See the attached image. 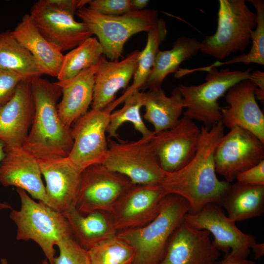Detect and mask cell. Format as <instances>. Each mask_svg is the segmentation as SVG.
<instances>
[{
  "mask_svg": "<svg viewBox=\"0 0 264 264\" xmlns=\"http://www.w3.org/2000/svg\"><path fill=\"white\" fill-rule=\"evenodd\" d=\"M221 122L202 127L198 150L193 158L180 169L165 172L159 185L164 193L179 196L189 205V213L195 214L210 203L221 204L231 184L216 175L215 152L224 134Z\"/></svg>",
  "mask_w": 264,
  "mask_h": 264,
  "instance_id": "1",
  "label": "cell"
},
{
  "mask_svg": "<svg viewBox=\"0 0 264 264\" xmlns=\"http://www.w3.org/2000/svg\"><path fill=\"white\" fill-rule=\"evenodd\" d=\"M35 103L33 121L23 148L37 159L67 157L73 144L71 128L62 121L57 102L62 96L56 82L38 77L31 82Z\"/></svg>",
  "mask_w": 264,
  "mask_h": 264,
  "instance_id": "2",
  "label": "cell"
},
{
  "mask_svg": "<svg viewBox=\"0 0 264 264\" xmlns=\"http://www.w3.org/2000/svg\"><path fill=\"white\" fill-rule=\"evenodd\" d=\"M189 211L182 197L167 194L163 198L157 216L146 225L117 233V236L134 249L132 264H159L169 242Z\"/></svg>",
  "mask_w": 264,
  "mask_h": 264,
  "instance_id": "3",
  "label": "cell"
},
{
  "mask_svg": "<svg viewBox=\"0 0 264 264\" xmlns=\"http://www.w3.org/2000/svg\"><path fill=\"white\" fill-rule=\"evenodd\" d=\"M199 70L208 72L204 83L177 87L186 108L183 114L194 121L202 122L205 127H211L221 120V108L218 100L236 84L249 80L251 69L231 70L226 68L218 70L217 67L208 66L193 69L179 68L175 76L179 78Z\"/></svg>",
  "mask_w": 264,
  "mask_h": 264,
  "instance_id": "4",
  "label": "cell"
},
{
  "mask_svg": "<svg viewBox=\"0 0 264 264\" xmlns=\"http://www.w3.org/2000/svg\"><path fill=\"white\" fill-rule=\"evenodd\" d=\"M16 191L21 207L18 210L12 209L9 214L17 227L16 240L33 241L53 264L55 245L65 237L72 235L67 221L62 212L44 202L36 201L21 188H17Z\"/></svg>",
  "mask_w": 264,
  "mask_h": 264,
  "instance_id": "5",
  "label": "cell"
},
{
  "mask_svg": "<svg viewBox=\"0 0 264 264\" xmlns=\"http://www.w3.org/2000/svg\"><path fill=\"white\" fill-rule=\"evenodd\" d=\"M84 22L101 45L103 55L110 61L122 56L124 46L132 35L148 32L156 24L158 12L154 9L132 10L119 16H107L84 7L77 11Z\"/></svg>",
  "mask_w": 264,
  "mask_h": 264,
  "instance_id": "6",
  "label": "cell"
},
{
  "mask_svg": "<svg viewBox=\"0 0 264 264\" xmlns=\"http://www.w3.org/2000/svg\"><path fill=\"white\" fill-rule=\"evenodd\" d=\"M218 16L217 30L201 42L200 51L220 61L248 47L257 15L244 0H219Z\"/></svg>",
  "mask_w": 264,
  "mask_h": 264,
  "instance_id": "7",
  "label": "cell"
},
{
  "mask_svg": "<svg viewBox=\"0 0 264 264\" xmlns=\"http://www.w3.org/2000/svg\"><path fill=\"white\" fill-rule=\"evenodd\" d=\"M150 138L120 142L108 139V151L102 164L126 176L133 184H159L165 172L151 147Z\"/></svg>",
  "mask_w": 264,
  "mask_h": 264,
  "instance_id": "8",
  "label": "cell"
},
{
  "mask_svg": "<svg viewBox=\"0 0 264 264\" xmlns=\"http://www.w3.org/2000/svg\"><path fill=\"white\" fill-rule=\"evenodd\" d=\"M133 185L126 176L102 163L82 171L74 205L82 214L95 211L110 213L121 196Z\"/></svg>",
  "mask_w": 264,
  "mask_h": 264,
  "instance_id": "9",
  "label": "cell"
},
{
  "mask_svg": "<svg viewBox=\"0 0 264 264\" xmlns=\"http://www.w3.org/2000/svg\"><path fill=\"white\" fill-rule=\"evenodd\" d=\"M184 220L197 229L212 234L213 245L230 257L247 259L256 242L253 236L242 231L215 203L205 205L197 213H187Z\"/></svg>",
  "mask_w": 264,
  "mask_h": 264,
  "instance_id": "10",
  "label": "cell"
},
{
  "mask_svg": "<svg viewBox=\"0 0 264 264\" xmlns=\"http://www.w3.org/2000/svg\"><path fill=\"white\" fill-rule=\"evenodd\" d=\"M111 112L107 108L91 109L74 122L71 131L73 144L67 157L81 171L105 160L108 151L106 132Z\"/></svg>",
  "mask_w": 264,
  "mask_h": 264,
  "instance_id": "11",
  "label": "cell"
},
{
  "mask_svg": "<svg viewBox=\"0 0 264 264\" xmlns=\"http://www.w3.org/2000/svg\"><path fill=\"white\" fill-rule=\"evenodd\" d=\"M264 160V142L248 131L235 127L224 134L216 148V173L231 183L237 176Z\"/></svg>",
  "mask_w": 264,
  "mask_h": 264,
  "instance_id": "12",
  "label": "cell"
},
{
  "mask_svg": "<svg viewBox=\"0 0 264 264\" xmlns=\"http://www.w3.org/2000/svg\"><path fill=\"white\" fill-rule=\"evenodd\" d=\"M201 128L185 116L174 127L154 133L150 143L161 169L172 173L189 163L197 152Z\"/></svg>",
  "mask_w": 264,
  "mask_h": 264,
  "instance_id": "13",
  "label": "cell"
},
{
  "mask_svg": "<svg viewBox=\"0 0 264 264\" xmlns=\"http://www.w3.org/2000/svg\"><path fill=\"white\" fill-rule=\"evenodd\" d=\"M29 15L42 35L62 52L71 50L93 35L84 22H77L74 15L51 6L45 0L36 2Z\"/></svg>",
  "mask_w": 264,
  "mask_h": 264,
  "instance_id": "14",
  "label": "cell"
},
{
  "mask_svg": "<svg viewBox=\"0 0 264 264\" xmlns=\"http://www.w3.org/2000/svg\"><path fill=\"white\" fill-rule=\"evenodd\" d=\"M166 195L159 184H133L109 214L116 231L137 228L149 223L158 214Z\"/></svg>",
  "mask_w": 264,
  "mask_h": 264,
  "instance_id": "15",
  "label": "cell"
},
{
  "mask_svg": "<svg viewBox=\"0 0 264 264\" xmlns=\"http://www.w3.org/2000/svg\"><path fill=\"white\" fill-rule=\"evenodd\" d=\"M256 89L249 80L230 88L225 94L228 106L221 108V122L229 130L235 127L246 130L264 142V115L256 101Z\"/></svg>",
  "mask_w": 264,
  "mask_h": 264,
  "instance_id": "16",
  "label": "cell"
},
{
  "mask_svg": "<svg viewBox=\"0 0 264 264\" xmlns=\"http://www.w3.org/2000/svg\"><path fill=\"white\" fill-rule=\"evenodd\" d=\"M210 234L183 220L171 236L159 264H215L220 253L213 245Z\"/></svg>",
  "mask_w": 264,
  "mask_h": 264,
  "instance_id": "17",
  "label": "cell"
},
{
  "mask_svg": "<svg viewBox=\"0 0 264 264\" xmlns=\"http://www.w3.org/2000/svg\"><path fill=\"white\" fill-rule=\"evenodd\" d=\"M45 182L47 205L63 213L74 204L82 171L67 157L38 159Z\"/></svg>",
  "mask_w": 264,
  "mask_h": 264,
  "instance_id": "18",
  "label": "cell"
},
{
  "mask_svg": "<svg viewBox=\"0 0 264 264\" xmlns=\"http://www.w3.org/2000/svg\"><path fill=\"white\" fill-rule=\"evenodd\" d=\"M35 113L30 82L22 80L12 99L0 110V140L5 148L22 147Z\"/></svg>",
  "mask_w": 264,
  "mask_h": 264,
  "instance_id": "19",
  "label": "cell"
},
{
  "mask_svg": "<svg viewBox=\"0 0 264 264\" xmlns=\"http://www.w3.org/2000/svg\"><path fill=\"white\" fill-rule=\"evenodd\" d=\"M4 151L0 164V183L4 187L21 188L32 198L47 205L38 159L22 147L4 148Z\"/></svg>",
  "mask_w": 264,
  "mask_h": 264,
  "instance_id": "20",
  "label": "cell"
},
{
  "mask_svg": "<svg viewBox=\"0 0 264 264\" xmlns=\"http://www.w3.org/2000/svg\"><path fill=\"white\" fill-rule=\"evenodd\" d=\"M140 51L131 52L121 61L108 60L103 55L97 64L92 110H100L111 104L116 93L126 89L135 72Z\"/></svg>",
  "mask_w": 264,
  "mask_h": 264,
  "instance_id": "21",
  "label": "cell"
},
{
  "mask_svg": "<svg viewBox=\"0 0 264 264\" xmlns=\"http://www.w3.org/2000/svg\"><path fill=\"white\" fill-rule=\"evenodd\" d=\"M97 64L75 77L56 82L62 89V99L57 106L59 115L67 127L88 111L92 103Z\"/></svg>",
  "mask_w": 264,
  "mask_h": 264,
  "instance_id": "22",
  "label": "cell"
},
{
  "mask_svg": "<svg viewBox=\"0 0 264 264\" xmlns=\"http://www.w3.org/2000/svg\"><path fill=\"white\" fill-rule=\"evenodd\" d=\"M11 34L33 56L44 74L57 77L64 55L58 47L42 35L29 14L23 16Z\"/></svg>",
  "mask_w": 264,
  "mask_h": 264,
  "instance_id": "23",
  "label": "cell"
},
{
  "mask_svg": "<svg viewBox=\"0 0 264 264\" xmlns=\"http://www.w3.org/2000/svg\"><path fill=\"white\" fill-rule=\"evenodd\" d=\"M62 213L74 239L87 250L118 233L110 214L106 212L82 214L72 204Z\"/></svg>",
  "mask_w": 264,
  "mask_h": 264,
  "instance_id": "24",
  "label": "cell"
},
{
  "mask_svg": "<svg viewBox=\"0 0 264 264\" xmlns=\"http://www.w3.org/2000/svg\"><path fill=\"white\" fill-rule=\"evenodd\" d=\"M143 106L145 108L144 117L152 124L154 133L174 127L178 122L185 105L177 87L170 96L162 88L143 91Z\"/></svg>",
  "mask_w": 264,
  "mask_h": 264,
  "instance_id": "25",
  "label": "cell"
},
{
  "mask_svg": "<svg viewBox=\"0 0 264 264\" xmlns=\"http://www.w3.org/2000/svg\"><path fill=\"white\" fill-rule=\"evenodd\" d=\"M201 47V43L197 39L181 36L175 41L172 49L158 50L150 74L141 90L162 88L165 78L177 71L183 62L196 55Z\"/></svg>",
  "mask_w": 264,
  "mask_h": 264,
  "instance_id": "26",
  "label": "cell"
},
{
  "mask_svg": "<svg viewBox=\"0 0 264 264\" xmlns=\"http://www.w3.org/2000/svg\"><path fill=\"white\" fill-rule=\"evenodd\" d=\"M220 205L235 222L261 216L264 212V185L231 183Z\"/></svg>",
  "mask_w": 264,
  "mask_h": 264,
  "instance_id": "27",
  "label": "cell"
},
{
  "mask_svg": "<svg viewBox=\"0 0 264 264\" xmlns=\"http://www.w3.org/2000/svg\"><path fill=\"white\" fill-rule=\"evenodd\" d=\"M167 34L165 22L163 19H159L155 26L148 32L146 44L140 51L132 84L127 88L122 95L107 107L108 109L112 111L128 96L141 90L150 74L156 55L159 50V47Z\"/></svg>",
  "mask_w": 264,
  "mask_h": 264,
  "instance_id": "28",
  "label": "cell"
},
{
  "mask_svg": "<svg viewBox=\"0 0 264 264\" xmlns=\"http://www.w3.org/2000/svg\"><path fill=\"white\" fill-rule=\"evenodd\" d=\"M0 68L12 71L29 82L44 74L33 56L10 30L0 33Z\"/></svg>",
  "mask_w": 264,
  "mask_h": 264,
  "instance_id": "29",
  "label": "cell"
},
{
  "mask_svg": "<svg viewBox=\"0 0 264 264\" xmlns=\"http://www.w3.org/2000/svg\"><path fill=\"white\" fill-rule=\"evenodd\" d=\"M103 55L96 37H90L64 55L57 77L59 81L70 79L84 70L97 65Z\"/></svg>",
  "mask_w": 264,
  "mask_h": 264,
  "instance_id": "30",
  "label": "cell"
},
{
  "mask_svg": "<svg viewBox=\"0 0 264 264\" xmlns=\"http://www.w3.org/2000/svg\"><path fill=\"white\" fill-rule=\"evenodd\" d=\"M143 91H137L125 98L123 106L111 112L107 132L110 138H118L117 131L125 122L133 124L135 129L139 132L142 137L151 138L154 132L150 130L145 124L140 114L143 107Z\"/></svg>",
  "mask_w": 264,
  "mask_h": 264,
  "instance_id": "31",
  "label": "cell"
},
{
  "mask_svg": "<svg viewBox=\"0 0 264 264\" xmlns=\"http://www.w3.org/2000/svg\"><path fill=\"white\" fill-rule=\"evenodd\" d=\"M92 264H132L133 248L117 235L88 250Z\"/></svg>",
  "mask_w": 264,
  "mask_h": 264,
  "instance_id": "32",
  "label": "cell"
},
{
  "mask_svg": "<svg viewBox=\"0 0 264 264\" xmlns=\"http://www.w3.org/2000/svg\"><path fill=\"white\" fill-rule=\"evenodd\" d=\"M255 7L257 15V23L251 36L252 45L246 54L236 56L225 62L217 61L209 67L219 66L235 63L245 65L253 63L264 65V0H248Z\"/></svg>",
  "mask_w": 264,
  "mask_h": 264,
  "instance_id": "33",
  "label": "cell"
},
{
  "mask_svg": "<svg viewBox=\"0 0 264 264\" xmlns=\"http://www.w3.org/2000/svg\"><path fill=\"white\" fill-rule=\"evenodd\" d=\"M57 246L59 254L55 257L53 264H92L88 251L71 234L63 238Z\"/></svg>",
  "mask_w": 264,
  "mask_h": 264,
  "instance_id": "34",
  "label": "cell"
},
{
  "mask_svg": "<svg viewBox=\"0 0 264 264\" xmlns=\"http://www.w3.org/2000/svg\"><path fill=\"white\" fill-rule=\"evenodd\" d=\"M89 8L107 16H119L132 10L131 0H89Z\"/></svg>",
  "mask_w": 264,
  "mask_h": 264,
  "instance_id": "35",
  "label": "cell"
},
{
  "mask_svg": "<svg viewBox=\"0 0 264 264\" xmlns=\"http://www.w3.org/2000/svg\"><path fill=\"white\" fill-rule=\"evenodd\" d=\"M22 80L14 72L0 68V110L12 99Z\"/></svg>",
  "mask_w": 264,
  "mask_h": 264,
  "instance_id": "36",
  "label": "cell"
},
{
  "mask_svg": "<svg viewBox=\"0 0 264 264\" xmlns=\"http://www.w3.org/2000/svg\"><path fill=\"white\" fill-rule=\"evenodd\" d=\"M238 182L254 186L264 185V160L239 174L236 178Z\"/></svg>",
  "mask_w": 264,
  "mask_h": 264,
  "instance_id": "37",
  "label": "cell"
},
{
  "mask_svg": "<svg viewBox=\"0 0 264 264\" xmlns=\"http://www.w3.org/2000/svg\"><path fill=\"white\" fill-rule=\"evenodd\" d=\"M51 6L73 15L88 4L89 0H45Z\"/></svg>",
  "mask_w": 264,
  "mask_h": 264,
  "instance_id": "38",
  "label": "cell"
},
{
  "mask_svg": "<svg viewBox=\"0 0 264 264\" xmlns=\"http://www.w3.org/2000/svg\"><path fill=\"white\" fill-rule=\"evenodd\" d=\"M249 80L256 86L255 91L256 99L263 101L264 99V72L259 70L251 71Z\"/></svg>",
  "mask_w": 264,
  "mask_h": 264,
  "instance_id": "39",
  "label": "cell"
},
{
  "mask_svg": "<svg viewBox=\"0 0 264 264\" xmlns=\"http://www.w3.org/2000/svg\"><path fill=\"white\" fill-rule=\"evenodd\" d=\"M215 264H256L254 262L247 259L230 257L225 255L224 259Z\"/></svg>",
  "mask_w": 264,
  "mask_h": 264,
  "instance_id": "40",
  "label": "cell"
},
{
  "mask_svg": "<svg viewBox=\"0 0 264 264\" xmlns=\"http://www.w3.org/2000/svg\"><path fill=\"white\" fill-rule=\"evenodd\" d=\"M5 144L0 140V164L5 155ZM12 209V206L8 202H0V210Z\"/></svg>",
  "mask_w": 264,
  "mask_h": 264,
  "instance_id": "41",
  "label": "cell"
},
{
  "mask_svg": "<svg viewBox=\"0 0 264 264\" xmlns=\"http://www.w3.org/2000/svg\"><path fill=\"white\" fill-rule=\"evenodd\" d=\"M254 255L255 260H258L264 255V243H255L251 248Z\"/></svg>",
  "mask_w": 264,
  "mask_h": 264,
  "instance_id": "42",
  "label": "cell"
},
{
  "mask_svg": "<svg viewBox=\"0 0 264 264\" xmlns=\"http://www.w3.org/2000/svg\"><path fill=\"white\" fill-rule=\"evenodd\" d=\"M149 1L148 0H131V6L132 10H143L148 4Z\"/></svg>",
  "mask_w": 264,
  "mask_h": 264,
  "instance_id": "43",
  "label": "cell"
},
{
  "mask_svg": "<svg viewBox=\"0 0 264 264\" xmlns=\"http://www.w3.org/2000/svg\"><path fill=\"white\" fill-rule=\"evenodd\" d=\"M0 264H9V263L6 258H2L0 260Z\"/></svg>",
  "mask_w": 264,
  "mask_h": 264,
  "instance_id": "44",
  "label": "cell"
},
{
  "mask_svg": "<svg viewBox=\"0 0 264 264\" xmlns=\"http://www.w3.org/2000/svg\"><path fill=\"white\" fill-rule=\"evenodd\" d=\"M40 264H50V263L48 262L47 259H45L44 260L42 261L41 263Z\"/></svg>",
  "mask_w": 264,
  "mask_h": 264,
  "instance_id": "45",
  "label": "cell"
}]
</instances>
